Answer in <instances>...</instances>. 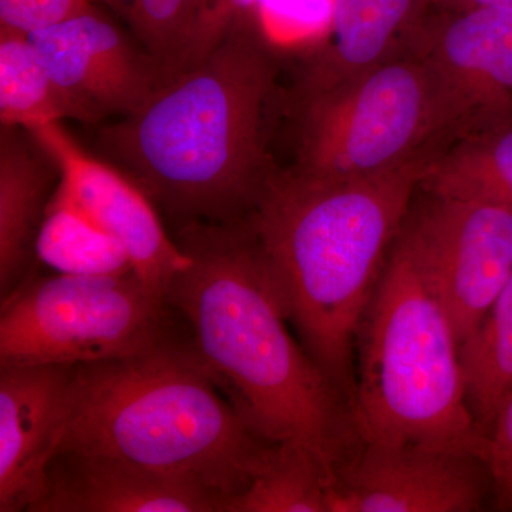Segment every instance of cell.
I'll list each match as a JSON object with an SVG mask.
<instances>
[{
  "instance_id": "obj_1",
  "label": "cell",
  "mask_w": 512,
  "mask_h": 512,
  "mask_svg": "<svg viewBox=\"0 0 512 512\" xmlns=\"http://www.w3.org/2000/svg\"><path fill=\"white\" fill-rule=\"evenodd\" d=\"M191 264L168 285L192 355L259 436L333 471L359 444L352 409L298 338L248 218L191 221L173 235Z\"/></svg>"
},
{
  "instance_id": "obj_2",
  "label": "cell",
  "mask_w": 512,
  "mask_h": 512,
  "mask_svg": "<svg viewBox=\"0 0 512 512\" xmlns=\"http://www.w3.org/2000/svg\"><path fill=\"white\" fill-rule=\"evenodd\" d=\"M443 147L366 177L276 168L248 215L299 342L350 409L360 322Z\"/></svg>"
},
{
  "instance_id": "obj_3",
  "label": "cell",
  "mask_w": 512,
  "mask_h": 512,
  "mask_svg": "<svg viewBox=\"0 0 512 512\" xmlns=\"http://www.w3.org/2000/svg\"><path fill=\"white\" fill-rule=\"evenodd\" d=\"M261 30L239 23L100 143L180 225L228 224L254 211L276 170L266 151L278 64Z\"/></svg>"
},
{
  "instance_id": "obj_4",
  "label": "cell",
  "mask_w": 512,
  "mask_h": 512,
  "mask_svg": "<svg viewBox=\"0 0 512 512\" xmlns=\"http://www.w3.org/2000/svg\"><path fill=\"white\" fill-rule=\"evenodd\" d=\"M276 447L242 419L185 342L74 366L57 450L124 458L229 501L265 470Z\"/></svg>"
},
{
  "instance_id": "obj_5",
  "label": "cell",
  "mask_w": 512,
  "mask_h": 512,
  "mask_svg": "<svg viewBox=\"0 0 512 512\" xmlns=\"http://www.w3.org/2000/svg\"><path fill=\"white\" fill-rule=\"evenodd\" d=\"M353 420L366 443L487 456L468 406L460 342L400 232L356 339Z\"/></svg>"
},
{
  "instance_id": "obj_6",
  "label": "cell",
  "mask_w": 512,
  "mask_h": 512,
  "mask_svg": "<svg viewBox=\"0 0 512 512\" xmlns=\"http://www.w3.org/2000/svg\"><path fill=\"white\" fill-rule=\"evenodd\" d=\"M185 342L183 318L134 271L29 276L0 311V366L83 365Z\"/></svg>"
},
{
  "instance_id": "obj_7",
  "label": "cell",
  "mask_w": 512,
  "mask_h": 512,
  "mask_svg": "<svg viewBox=\"0 0 512 512\" xmlns=\"http://www.w3.org/2000/svg\"><path fill=\"white\" fill-rule=\"evenodd\" d=\"M299 103L295 170L311 177L383 173L460 136L446 94L412 52Z\"/></svg>"
},
{
  "instance_id": "obj_8",
  "label": "cell",
  "mask_w": 512,
  "mask_h": 512,
  "mask_svg": "<svg viewBox=\"0 0 512 512\" xmlns=\"http://www.w3.org/2000/svg\"><path fill=\"white\" fill-rule=\"evenodd\" d=\"M424 194L402 232L461 345L512 274V211L476 198Z\"/></svg>"
},
{
  "instance_id": "obj_9",
  "label": "cell",
  "mask_w": 512,
  "mask_h": 512,
  "mask_svg": "<svg viewBox=\"0 0 512 512\" xmlns=\"http://www.w3.org/2000/svg\"><path fill=\"white\" fill-rule=\"evenodd\" d=\"M490 493L493 481L483 458L362 441L333 471L329 512H477Z\"/></svg>"
},
{
  "instance_id": "obj_10",
  "label": "cell",
  "mask_w": 512,
  "mask_h": 512,
  "mask_svg": "<svg viewBox=\"0 0 512 512\" xmlns=\"http://www.w3.org/2000/svg\"><path fill=\"white\" fill-rule=\"evenodd\" d=\"M28 36L82 123L131 116L168 80L144 46L94 5Z\"/></svg>"
},
{
  "instance_id": "obj_11",
  "label": "cell",
  "mask_w": 512,
  "mask_h": 512,
  "mask_svg": "<svg viewBox=\"0 0 512 512\" xmlns=\"http://www.w3.org/2000/svg\"><path fill=\"white\" fill-rule=\"evenodd\" d=\"M406 52L429 66L461 137L512 120V9L498 6L424 16Z\"/></svg>"
},
{
  "instance_id": "obj_12",
  "label": "cell",
  "mask_w": 512,
  "mask_h": 512,
  "mask_svg": "<svg viewBox=\"0 0 512 512\" xmlns=\"http://www.w3.org/2000/svg\"><path fill=\"white\" fill-rule=\"evenodd\" d=\"M59 171V187L126 249L134 272L167 292L191 258L165 231L157 205L124 170L84 150L62 123L28 130Z\"/></svg>"
},
{
  "instance_id": "obj_13",
  "label": "cell",
  "mask_w": 512,
  "mask_h": 512,
  "mask_svg": "<svg viewBox=\"0 0 512 512\" xmlns=\"http://www.w3.org/2000/svg\"><path fill=\"white\" fill-rule=\"evenodd\" d=\"M74 366H0V512H30L42 497L69 421Z\"/></svg>"
},
{
  "instance_id": "obj_14",
  "label": "cell",
  "mask_w": 512,
  "mask_h": 512,
  "mask_svg": "<svg viewBox=\"0 0 512 512\" xmlns=\"http://www.w3.org/2000/svg\"><path fill=\"white\" fill-rule=\"evenodd\" d=\"M225 495L124 458L62 448L30 512H227Z\"/></svg>"
},
{
  "instance_id": "obj_15",
  "label": "cell",
  "mask_w": 512,
  "mask_h": 512,
  "mask_svg": "<svg viewBox=\"0 0 512 512\" xmlns=\"http://www.w3.org/2000/svg\"><path fill=\"white\" fill-rule=\"evenodd\" d=\"M426 6V0H335L328 45L303 74L298 99L325 92L406 53Z\"/></svg>"
},
{
  "instance_id": "obj_16",
  "label": "cell",
  "mask_w": 512,
  "mask_h": 512,
  "mask_svg": "<svg viewBox=\"0 0 512 512\" xmlns=\"http://www.w3.org/2000/svg\"><path fill=\"white\" fill-rule=\"evenodd\" d=\"M59 171L26 128L0 131V293L29 278L37 232Z\"/></svg>"
},
{
  "instance_id": "obj_17",
  "label": "cell",
  "mask_w": 512,
  "mask_h": 512,
  "mask_svg": "<svg viewBox=\"0 0 512 512\" xmlns=\"http://www.w3.org/2000/svg\"><path fill=\"white\" fill-rule=\"evenodd\" d=\"M421 190L476 198L512 211V120L461 137L431 163Z\"/></svg>"
},
{
  "instance_id": "obj_18",
  "label": "cell",
  "mask_w": 512,
  "mask_h": 512,
  "mask_svg": "<svg viewBox=\"0 0 512 512\" xmlns=\"http://www.w3.org/2000/svg\"><path fill=\"white\" fill-rule=\"evenodd\" d=\"M35 255L57 274L124 275L134 271L123 245L87 217L59 184L37 232Z\"/></svg>"
},
{
  "instance_id": "obj_19",
  "label": "cell",
  "mask_w": 512,
  "mask_h": 512,
  "mask_svg": "<svg viewBox=\"0 0 512 512\" xmlns=\"http://www.w3.org/2000/svg\"><path fill=\"white\" fill-rule=\"evenodd\" d=\"M80 121L26 33L0 28V123L30 130Z\"/></svg>"
},
{
  "instance_id": "obj_20",
  "label": "cell",
  "mask_w": 512,
  "mask_h": 512,
  "mask_svg": "<svg viewBox=\"0 0 512 512\" xmlns=\"http://www.w3.org/2000/svg\"><path fill=\"white\" fill-rule=\"evenodd\" d=\"M468 406L490 436L512 392V274L476 332L460 345Z\"/></svg>"
},
{
  "instance_id": "obj_21",
  "label": "cell",
  "mask_w": 512,
  "mask_h": 512,
  "mask_svg": "<svg viewBox=\"0 0 512 512\" xmlns=\"http://www.w3.org/2000/svg\"><path fill=\"white\" fill-rule=\"evenodd\" d=\"M332 476L315 454L278 444L272 460L244 493L229 498L227 512H329Z\"/></svg>"
},
{
  "instance_id": "obj_22",
  "label": "cell",
  "mask_w": 512,
  "mask_h": 512,
  "mask_svg": "<svg viewBox=\"0 0 512 512\" xmlns=\"http://www.w3.org/2000/svg\"><path fill=\"white\" fill-rule=\"evenodd\" d=\"M128 20L138 43L160 63L168 79L183 66L202 0H106Z\"/></svg>"
},
{
  "instance_id": "obj_23",
  "label": "cell",
  "mask_w": 512,
  "mask_h": 512,
  "mask_svg": "<svg viewBox=\"0 0 512 512\" xmlns=\"http://www.w3.org/2000/svg\"><path fill=\"white\" fill-rule=\"evenodd\" d=\"M254 13L269 42L301 45L328 37L335 0H258Z\"/></svg>"
},
{
  "instance_id": "obj_24",
  "label": "cell",
  "mask_w": 512,
  "mask_h": 512,
  "mask_svg": "<svg viewBox=\"0 0 512 512\" xmlns=\"http://www.w3.org/2000/svg\"><path fill=\"white\" fill-rule=\"evenodd\" d=\"M256 3L258 0H202L180 70L200 62L215 46L220 45L235 26L248 20V16L254 13Z\"/></svg>"
},
{
  "instance_id": "obj_25",
  "label": "cell",
  "mask_w": 512,
  "mask_h": 512,
  "mask_svg": "<svg viewBox=\"0 0 512 512\" xmlns=\"http://www.w3.org/2000/svg\"><path fill=\"white\" fill-rule=\"evenodd\" d=\"M97 0H0V28L29 33L55 25ZM106 2V0H104Z\"/></svg>"
},
{
  "instance_id": "obj_26",
  "label": "cell",
  "mask_w": 512,
  "mask_h": 512,
  "mask_svg": "<svg viewBox=\"0 0 512 512\" xmlns=\"http://www.w3.org/2000/svg\"><path fill=\"white\" fill-rule=\"evenodd\" d=\"M485 464L493 481L495 507L512 511V392L498 412L488 436Z\"/></svg>"
},
{
  "instance_id": "obj_27",
  "label": "cell",
  "mask_w": 512,
  "mask_h": 512,
  "mask_svg": "<svg viewBox=\"0 0 512 512\" xmlns=\"http://www.w3.org/2000/svg\"><path fill=\"white\" fill-rule=\"evenodd\" d=\"M426 3L427 6L434 5L448 10L480 8V6L512 9V0H426Z\"/></svg>"
}]
</instances>
